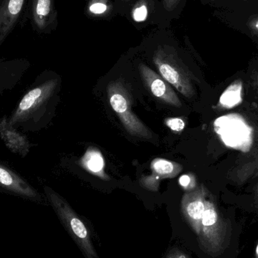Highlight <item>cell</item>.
Instances as JSON below:
<instances>
[{"mask_svg": "<svg viewBox=\"0 0 258 258\" xmlns=\"http://www.w3.org/2000/svg\"><path fill=\"white\" fill-rule=\"evenodd\" d=\"M221 229L219 217L212 202L206 200V209L201 221L199 234L200 243L208 251H216L221 244Z\"/></svg>", "mask_w": 258, "mask_h": 258, "instance_id": "obj_11", "label": "cell"}, {"mask_svg": "<svg viewBox=\"0 0 258 258\" xmlns=\"http://www.w3.org/2000/svg\"><path fill=\"white\" fill-rule=\"evenodd\" d=\"M28 0H0V46L25 18Z\"/></svg>", "mask_w": 258, "mask_h": 258, "instance_id": "obj_10", "label": "cell"}, {"mask_svg": "<svg viewBox=\"0 0 258 258\" xmlns=\"http://www.w3.org/2000/svg\"><path fill=\"white\" fill-rule=\"evenodd\" d=\"M118 12L134 22L166 24L162 0H115Z\"/></svg>", "mask_w": 258, "mask_h": 258, "instance_id": "obj_6", "label": "cell"}, {"mask_svg": "<svg viewBox=\"0 0 258 258\" xmlns=\"http://www.w3.org/2000/svg\"><path fill=\"white\" fill-rule=\"evenodd\" d=\"M179 183L186 189H191L194 187V183H192V177L188 174L181 176L179 179Z\"/></svg>", "mask_w": 258, "mask_h": 258, "instance_id": "obj_21", "label": "cell"}, {"mask_svg": "<svg viewBox=\"0 0 258 258\" xmlns=\"http://www.w3.org/2000/svg\"><path fill=\"white\" fill-rule=\"evenodd\" d=\"M213 15L227 27L245 35L258 45V5L215 9Z\"/></svg>", "mask_w": 258, "mask_h": 258, "instance_id": "obj_5", "label": "cell"}, {"mask_svg": "<svg viewBox=\"0 0 258 258\" xmlns=\"http://www.w3.org/2000/svg\"><path fill=\"white\" fill-rule=\"evenodd\" d=\"M186 0H162V9L166 19L177 18L185 6Z\"/></svg>", "mask_w": 258, "mask_h": 258, "instance_id": "obj_18", "label": "cell"}, {"mask_svg": "<svg viewBox=\"0 0 258 258\" xmlns=\"http://www.w3.org/2000/svg\"><path fill=\"white\" fill-rule=\"evenodd\" d=\"M0 191L23 200L43 204L42 196L25 178L0 161Z\"/></svg>", "mask_w": 258, "mask_h": 258, "instance_id": "obj_7", "label": "cell"}, {"mask_svg": "<svg viewBox=\"0 0 258 258\" xmlns=\"http://www.w3.org/2000/svg\"><path fill=\"white\" fill-rule=\"evenodd\" d=\"M59 83L58 77L40 74L9 116V123L22 132H35L43 128L52 113Z\"/></svg>", "mask_w": 258, "mask_h": 258, "instance_id": "obj_1", "label": "cell"}, {"mask_svg": "<svg viewBox=\"0 0 258 258\" xmlns=\"http://www.w3.org/2000/svg\"><path fill=\"white\" fill-rule=\"evenodd\" d=\"M256 256H257V257L258 258V244L257 245V248H256Z\"/></svg>", "mask_w": 258, "mask_h": 258, "instance_id": "obj_23", "label": "cell"}, {"mask_svg": "<svg viewBox=\"0 0 258 258\" xmlns=\"http://www.w3.org/2000/svg\"><path fill=\"white\" fill-rule=\"evenodd\" d=\"M80 165L91 174L98 176L103 180H109L108 176L104 171L105 162L104 157L98 149L89 147L80 159Z\"/></svg>", "mask_w": 258, "mask_h": 258, "instance_id": "obj_16", "label": "cell"}, {"mask_svg": "<svg viewBox=\"0 0 258 258\" xmlns=\"http://www.w3.org/2000/svg\"><path fill=\"white\" fill-rule=\"evenodd\" d=\"M152 174L144 177L141 184L149 190L157 191L159 184L162 179L174 178L182 170L180 164L165 159H153L150 164Z\"/></svg>", "mask_w": 258, "mask_h": 258, "instance_id": "obj_15", "label": "cell"}, {"mask_svg": "<svg viewBox=\"0 0 258 258\" xmlns=\"http://www.w3.org/2000/svg\"><path fill=\"white\" fill-rule=\"evenodd\" d=\"M30 67V61L25 58L0 59V94L13 89Z\"/></svg>", "mask_w": 258, "mask_h": 258, "instance_id": "obj_14", "label": "cell"}, {"mask_svg": "<svg viewBox=\"0 0 258 258\" xmlns=\"http://www.w3.org/2000/svg\"><path fill=\"white\" fill-rule=\"evenodd\" d=\"M44 192L47 201L52 207L59 221L78 245L85 257L99 258L92 244L87 227L68 202L49 186H44Z\"/></svg>", "mask_w": 258, "mask_h": 258, "instance_id": "obj_3", "label": "cell"}, {"mask_svg": "<svg viewBox=\"0 0 258 258\" xmlns=\"http://www.w3.org/2000/svg\"><path fill=\"white\" fill-rule=\"evenodd\" d=\"M138 70L144 84L156 98L173 107H181L174 89L160 75L143 63H139Z\"/></svg>", "mask_w": 258, "mask_h": 258, "instance_id": "obj_9", "label": "cell"}, {"mask_svg": "<svg viewBox=\"0 0 258 258\" xmlns=\"http://www.w3.org/2000/svg\"><path fill=\"white\" fill-rule=\"evenodd\" d=\"M112 5L108 4L107 0H92L89 4V12L98 16L112 12Z\"/></svg>", "mask_w": 258, "mask_h": 258, "instance_id": "obj_19", "label": "cell"}, {"mask_svg": "<svg viewBox=\"0 0 258 258\" xmlns=\"http://www.w3.org/2000/svg\"><path fill=\"white\" fill-rule=\"evenodd\" d=\"M25 18L39 34H49L57 26L55 0H28Z\"/></svg>", "mask_w": 258, "mask_h": 258, "instance_id": "obj_8", "label": "cell"}, {"mask_svg": "<svg viewBox=\"0 0 258 258\" xmlns=\"http://www.w3.org/2000/svg\"><path fill=\"white\" fill-rule=\"evenodd\" d=\"M165 124L173 132H180L185 128V122L180 118H168Z\"/></svg>", "mask_w": 258, "mask_h": 258, "instance_id": "obj_20", "label": "cell"}, {"mask_svg": "<svg viewBox=\"0 0 258 258\" xmlns=\"http://www.w3.org/2000/svg\"><path fill=\"white\" fill-rule=\"evenodd\" d=\"M0 138L11 152L22 158L26 157L34 146L22 132L9 123L7 115L0 118Z\"/></svg>", "mask_w": 258, "mask_h": 258, "instance_id": "obj_13", "label": "cell"}, {"mask_svg": "<svg viewBox=\"0 0 258 258\" xmlns=\"http://www.w3.org/2000/svg\"><path fill=\"white\" fill-rule=\"evenodd\" d=\"M109 102L130 135L144 139H152L153 134L132 112V100L122 82H112L107 87Z\"/></svg>", "mask_w": 258, "mask_h": 258, "instance_id": "obj_4", "label": "cell"}, {"mask_svg": "<svg viewBox=\"0 0 258 258\" xmlns=\"http://www.w3.org/2000/svg\"><path fill=\"white\" fill-rule=\"evenodd\" d=\"M257 80H258V75H257Z\"/></svg>", "mask_w": 258, "mask_h": 258, "instance_id": "obj_24", "label": "cell"}, {"mask_svg": "<svg viewBox=\"0 0 258 258\" xmlns=\"http://www.w3.org/2000/svg\"><path fill=\"white\" fill-rule=\"evenodd\" d=\"M165 258H189L188 255H186L183 251L174 248L172 251L168 253V255Z\"/></svg>", "mask_w": 258, "mask_h": 258, "instance_id": "obj_22", "label": "cell"}, {"mask_svg": "<svg viewBox=\"0 0 258 258\" xmlns=\"http://www.w3.org/2000/svg\"><path fill=\"white\" fill-rule=\"evenodd\" d=\"M205 6L216 9H234L244 6H257L258 0H200Z\"/></svg>", "mask_w": 258, "mask_h": 258, "instance_id": "obj_17", "label": "cell"}, {"mask_svg": "<svg viewBox=\"0 0 258 258\" xmlns=\"http://www.w3.org/2000/svg\"><path fill=\"white\" fill-rule=\"evenodd\" d=\"M153 61L161 77L186 98L195 94L192 74L180 58L177 48L168 43H158L153 54Z\"/></svg>", "mask_w": 258, "mask_h": 258, "instance_id": "obj_2", "label": "cell"}, {"mask_svg": "<svg viewBox=\"0 0 258 258\" xmlns=\"http://www.w3.org/2000/svg\"><path fill=\"white\" fill-rule=\"evenodd\" d=\"M206 203V192L203 187L186 192L182 198L181 210L183 216L197 236L200 233Z\"/></svg>", "mask_w": 258, "mask_h": 258, "instance_id": "obj_12", "label": "cell"}]
</instances>
